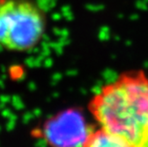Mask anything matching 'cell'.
Masks as SVG:
<instances>
[{
    "label": "cell",
    "instance_id": "277c9868",
    "mask_svg": "<svg viewBox=\"0 0 148 147\" xmlns=\"http://www.w3.org/2000/svg\"><path fill=\"white\" fill-rule=\"evenodd\" d=\"M123 147L122 143L101 127L94 128L88 135L83 147Z\"/></svg>",
    "mask_w": 148,
    "mask_h": 147
},
{
    "label": "cell",
    "instance_id": "3957f363",
    "mask_svg": "<svg viewBox=\"0 0 148 147\" xmlns=\"http://www.w3.org/2000/svg\"><path fill=\"white\" fill-rule=\"evenodd\" d=\"M94 125L87 122L79 108H67L46 118L31 131L36 139L53 147L82 146Z\"/></svg>",
    "mask_w": 148,
    "mask_h": 147
},
{
    "label": "cell",
    "instance_id": "6da1fadb",
    "mask_svg": "<svg viewBox=\"0 0 148 147\" xmlns=\"http://www.w3.org/2000/svg\"><path fill=\"white\" fill-rule=\"evenodd\" d=\"M88 111L123 147L148 146V75L122 72L91 96Z\"/></svg>",
    "mask_w": 148,
    "mask_h": 147
},
{
    "label": "cell",
    "instance_id": "7a4b0ae2",
    "mask_svg": "<svg viewBox=\"0 0 148 147\" xmlns=\"http://www.w3.org/2000/svg\"><path fill=\"white\" fill-rule=\"evenodd\" d=\"M47 29L46 12L34 0H0V47L25 53L39 45Z\"/></svg>",
    "mask_w": 148,
    "mask_h": 147
}]
</instances>
